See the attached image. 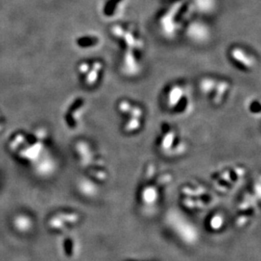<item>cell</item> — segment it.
Listing matches in <instances>:
<instances>
[{
  "label": "cell",
  "instance_id": "cell-13",
  "mask_svg": "<svg viewBox=\"0 0 261 261\" xmlns=\"http://www.w3.org/2000/svg\"><path fill=\"white\" fill-rule=\"evenodd\" d=\"M121 1L122 0H106V4H105V7H104V13L107 15H114L117 6L120 4Z\"/></svg>",
  "mask_w": 261,
  "mask_h": 261
},
{
  "label": "cell",
  "instance_id": "cell-10",
  "mask_svg": "<svg viewBox=\"0 0 261 261\" xmlns=\"http://www.w3.org/2000/svg\"><path fill=\"white\" fill-rule=\"evenodd\" d=\"M103 69V64L100 61L93 62V64H91L90 69L87 72V77H86V82L89 86H94L98 82L100 79L101 72Z\"/></svg>",
  "mask_w": 261,
  "mask_h": 261
},
{
  "label": "cell",
  "instance_id": "cell-12",
  "mask_svg": "<svg viewBox=\"0 0 261 261\" xmlns=\"http://www.w3.org/2000/svg\"><path fill=\"white\" fill-rule=\"evenodd\" d=\"M225 225V217L221 213H215L208 220L207 227L210 230L217 232L222 230Z\"/></svg>",
  "mask_w": 261,
  "mask_h": 261
},
{
  "label": "cell",
  "instance_id": "cell-4",
  "mask_svg": "<svg viewBox=\"0 0 261 261\" xmlns=\"http://www.w3.org/2000/svg\"><path fill=\"white\" fill-rule=\"evenodd\" d=\"M166 103L173 111L184 113L188 109L189 99L187 91L181 85H174L168 90L166 96Z\"/></svg>",
  "mask_w": 261,
  "mask_h": 261
},
{
  "label": "cell",
  "instance_id": "cell-8",
  "mask_svg": "<svg viewBox=\"0 0 261 261\" xmlns=\"http://www.w3.org/2000/svg\"><path fill=\"white\" fill-rule=\"evenodd\" d=\"M231 90V84L226 80H217L214 88L212 90L210 97L212 98V103L218 106L222 104L227 97V94Z\"/></svg>",
  "mask_w": 261,
  "mask_h": 261
},
{
  "label": "cell",
  "instance_id": "cell-5",
  "mask_svg": "<svg viewBox=\"0 0 261 261\" xmlns=\"http://www.w3.org/2000/svg\"><path fill=\"white\" fill-rule=\"evenodd\" d=\"M81 221V216L76 212H59L51 217L49 220V227L55 231H64L68 227H74Z\"/></svg>",
  "mask_w": 261,
  "mask_h": 261
},
{
  "label": "cell",
  "instance_id": "cell-11",
  "mask_svg": "<svg viewBox=\"0 0 261 261\" xmlns=\"http://www.w3.org/2000/svg\"><path fill=\"white\" fill-rule=\"evenodd\" d=\"M13 225L18 232L27 233L32 230V220L25 214H19L13 220Z\"/></svg>",
  "mask_w": 261,
  "mask_h": 261
},
{
  "label": "cell",
  "instance_id": "cell-2",
  "mask_svg": "<svg viewBox=\"0 0 261 261\" xmlns=\"http://www.w3.org/2000/svg\"><path fill=\"white\" fill-rule=\"evenodd\" d=\"M158 148L166 156L177 158L186 152L187 144L181 140L174 128L167 126L158 138Z\"/></svg>",
  "mask_w": 261,
  "mask_h": 261
},
{
  "label": "cell",
  "instance_id": "cell-7",
  "mask_svg": "<svg viewBox=\"0 0 261 261\" xmlns=\"http://www.w3.org/2000/svg\"><path fill=\"white\" fill-rule=\"evenodd\" d=\"M160 188L147 185L142 187L139 193V200L145 207H154L160 200Z\"/></svg>",
  "mask_w": 261,
  "mask_h": 261
},
{
  "label": "cell",
  "instance_id": "cell-6",
  "mask_svg": "<svg viewBox=\"0 0 261 261\" xmlns=\"http://www.w3.org/2000/svg\"><path fill=\"white\" fill-rule=\"evenodd\" d=\"M229 55L232 61L241 67L242 69L251 70L256 65V60L254 56L242 47H232Z\"/></svg>",
  "mask_w": 261,
  "mask_h": 261
},
{
  "label": "cell",
  "instance_id": "cell-3",
  "mask_svg": "<svg viewBox=\"0 0 261 261\" xmlns=\"http://www.w3.org/2000/svg\"><path fill=\"white\" fill-rule=\"evenodd\" d=\"M110 32L112 36L123 45L124 49L136 50L142 53L144 48L143 40L133 30L121 25H114L110 29Z\"/></svg>",
  "mask_w": 261,
  "mask_h": 261
},
{
  "label": "cell",
  "instance_id": "cell-9",
  "mask_svg": "<svg viewBox=\"0 0 261 261\" xmlns=\"http://www.w3.org/2000/svg\"><path fill=\"white\" fill-rule=\"evenodd\" d=\"M96 182L92 178H82L78 182V190L85 197L95 198L98 195L99 190Z\"/></svg>",
  "mask_w": 261,
  "mask_h": 261
},
{
  "label": "cell",
  "instance_id": "cell-1",
  "mask_svg": "<svg viewBox=\"0 0 261 261\" xmlns=\"http://www.w3.org/2000/svg\"><path fill=\"white\" fill-rule=\"evenodd\" d=\"M117 108L122 115L127 117L123 125V131L126 134L134 135L141 130L145 117V112L141 106L132 103L127 99H123L118 102Z\"/></svg>",
  "mask_w": 261,
  "mask_h": 261
}]
</instances>
